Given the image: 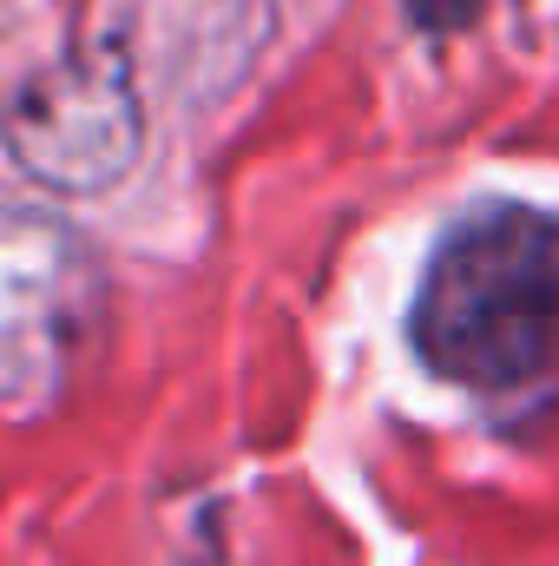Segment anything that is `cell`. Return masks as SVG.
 Segmentation results:
<instances>
[{"label":"cell","instance_id":"cell-3","mask_svg":"<svg viewBox=\"0 0 559 566\" xmlns=\"http://www.w3.org/2000/svg\"><path fill=\"white\" fill-rule=\"evenodd\" d=\"M474 7H481V0H409V13H415L428 33H454V27H467Z\"/></svg>","mask_w":559,"mask_h":566},{"label":"cell","instance_id":"cell-2","mask_svg":"<svg viewBox=\"0 0 559 566\" xmlns=\"http://www.w3.org/2000/svg\"><path fill=\"white\" fill-rule=\"evenodd\" d=\"M7 158L46 191H106L145 145V106L119 46H73L40 66L0 113Z\"/></svg>","mask_w":559,"mask_h":566},{"label":"cell","instance_id":"cell-1","mask_svg":"<svg viewBox=\"0 0 559 566\" xmlns=\"http://www.w3.org/2000/svg\"><path fill=\"white\" fill-rule=\"evenodd\" d=\"M409 336L461 389H527L559 369V218L534 205L461 218L421 271Z\"/></svg>","mask_w":559,"mask_h":566}]
</instances>
